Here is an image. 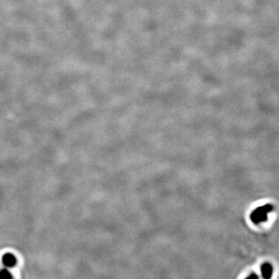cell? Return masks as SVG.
Wrapping results in <instances>:
<instances>
[{
	"mask_svg": "<svg viewBox=\"0 0 279 279\" xmlns=\"http://www.w3.org/2000/svg\"><path fill=\"white\" fill-rule=\"evenodd\" d=\"M272 205L268 204L265 206H263L261 207H258L250 215V219L252 222L255 224H259L261 222H264L268 219V215L269 213L272 212Z\"/></svg>",
	"mask_w": 279,
	"mask_h": 279,
	"instance_id": "1",
	"label": "cell"
},
{
	"mask_svg": "<svg viewBox=\"0 0 279 279\" xmlns=\"http://www.w3.org/2000/svg\"><path fill=\"white\" fill-rule=\"evenodd\" d=\"M2 262L6 268H12L16 264V258L12 254H6L2 258Z\"/></svg>",
	"mask_w": 279,
	"mask_h": 279,
	"instance_id": "2",
	"label": "cell"
},
{
	"mask_svg": "<svg viewBox=\"0 0 279 279\" xmlns=\"http://www.w3.org/2000/svg\"><path fill=\"white\" fill-rule=\"evenodd\" d=\"M261 272H262L263 277L264 278H271L272 274V267L271 264H265L261 267Z\"/></svg>",
	"mask_w": 279,
	"mask_h": 279,
	"instance_id": "3",
	"label": "cell"
},
{
	"mask_svg": "<svg viewBox=\"0 0 279 279\" xmlns=\"http://www.w3.org/2000/svg\"><path fill=\"white\" fill-rule=\"evenodd\" d=\"M0 278H12V274L10 273L9 270L7 269H2L0 271Z\"/></svg>",
	"mask_w": 279,
	"mask_h": 279,
	"instance_id": "4",
	"label": "cell"
}]
</instances>
